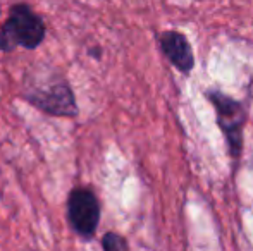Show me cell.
<instances>
[{
	"instance_id": "obj_1",
	"label": "cell",
	"mask_w": 253,
	"mask_h": 251,
	"mask_svg": "<svg viewBox=\"0 0 253 251\" xmlns=\"http://www.w3.org/2000/svg\"><path fill=\"white\" fill-rule=\"evenodd\" d=\"M23 98L40 112L53 117H76L80 107L71 83L60 67L38 62L23 76Z\"/></svg>"
},
{
	"instance_id": "obj_2",
	"label": "cell",
	"mask_w": 253,
	"mask_h": 251,
	"mask_svg": "<svg viewBox=\"0 0 253 251\" xmlns=\"http://www.w3.org/2000/svg\"><path fill=\"white\" fill-rule=\"evenodd\" d=\"M47 26L43 17L26 2H17L9 9V17L0 28V52L10 54L17 48L35 50L45 40Z\"/></svg>"
},
{
	"instance_id": "obj_3",
	"label": "cell",
	"mask_w": 253,
	"mask_h": 251,
	"mask_svg": "<svg viewBox=\"0 0 253 251\" xmlns=\"http://www.w3.org/2000/svg\"><path fill=\"white\" fill-rule=\"evenodd\" d=\"M66 218L71 231L83 241H91L100 224V201L90 188L76 186L66 201Z\"/></svg>"
},
{
	"instance_id": "obj_4",
	"label": "cell",
	"mask_w": 253,
	"mask_h": 251,
	"mask_svg": "<svg viewBox=\"0 0 253 251\" xmlns=\"http://www.w3.org/2000/svg\"><path fill=\"white\" fill-rule=\"evenodd\" d=\"M205 95L217 112V124L227 140L231 157L238 158L243 150V126L247 119L243 105L217 90L207 91Z\"/></svg>"
},
{
	"instance_id": "obj_5",
	"label": "cell",
	"mask_w": 253,
	"mask_h": 251,
	"mask_svg": "<svg viewBox=\"0 0 253 251\" xmlns=\"http://www.w3.org/2000/svg\"><path fill=\"white\" fill-rule=\"evenodd\" d=\"M160 48L169 62L181 71L183 74H190L195 67V55L188 38L177 31H166L160 36Z\"/></svg>"
},
{
	"instance_id": "obj_6",
	"label": "cell",
	"mask_w": 253,
	"mask_h": 251,
	"mask_svg": "<svg viewBox=\"0 0 253 251\" xmlns=\"http://www.w3.org/2000/svg\"><path fill=\"white\" fill-rule=\"evenodd\" d=\"M102 248L105 251H127L129 245L123 236L116 232H105L102 238Z\"/></svg>"
},
{
	"instance_id": "obj_7",
	"label": "cell",
	"mask_w": 253,
	"mask_h": 251,
	"mask_svg": "<svg viewBox=\"0 0 253 251\" xmlns=\"http://www.w3.org/2000/svg\"><path fill=\"white\" fill-rule=\"evenodd\" d=\"M0 2H2V0H0Z\"/></svg>"
}]
</instances>
